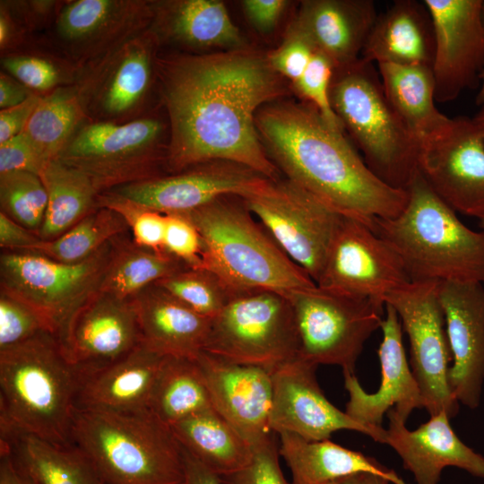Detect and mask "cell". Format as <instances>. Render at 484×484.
I'll list each match as a JSON object with an SVG mask.
<instances>
[{"instance_id": "54", "label": "cell", "mask_w": 484, "mask_h": 484, "mask_svg": "<svg viewBox=\"0 0 484 484\" xmlns=\"http://www.w3.org/2000/svg\"><path fill=\"white\" fill-rule=\"evenodd\" d=\"M36 92L30 90L15 78L1 71L0 73V108L4 109L24 102Z\"/></svg>"}, {"instance_id": "12", "label": "cell", "mask_w": 484, "mask_h": 484, "mask_svg": "<svg viewBox=\"0 0 484 484\" xmlns=\"http://www.w3.org/2000/svg\"><path fill=\"white\" fill-rule=\"evenodd\" d=\"M281 250L316 282L344 215L289 180L241 197Z\"/></svg>"}, {"instance_id": "29", "label": "cell", "mask_w": 484, "mask_h": 484, "mask_svg": "<svg viewBox=\"0 0 484 484\" xmlns=\"http://www.w3.org/2000/svg\"><path fill=\"white\" fill-rule=\"evenodd\" d=\"M434 56L433 22L424 2L396 0L377 16L360 58L377 65L432 67Z\"/></svg>"}, {"instance_id": "59", "label": "cell", "mask_w": 484, "mask_h": 484, "mask_svg": "<svg viewBox=\"0 0 484 484\" xmlns=\"http://www.w3.org/2000/svg\"><path fill=\"white\" fill-rule=\"evenodd\" d=\"M473 118L480 126L484 140V106L480 107V110L476 113Z\"/></svg>"}, {"instance_id": "36", "label": "cell", "mask_w": 484, "mask_h": 484, "mask_svg": "<svg viewBox=\"0 0 484 484\" xmlns=\"http://www.w3.org/2000/svg\"><path fill=\"white\" fill-rule=\"evenodd\" d=\"M213 409L195 359L166 356L150 402L151 411L169 426Z\"/></svg>"}, {"instance_id": "20", "label": "cell", "mask_w": 484, "mask_h": 484, "mask_svg": "<svg viewBox=\"0 0 484 484\" xmlns=\"http://www.w3.org/2000/svg\"><path fill=\"white\" fill-rule=\"evenodd\" d=\"M269 179L238 163L212 160L108 190L165 214L186 213L224 195L245 197Z\"/></svg>"}, {"instance_id": "39", "label": "cell", "mask_w": 484, "mask_h": 484, "mask_svg": "<svg viewBox=\"0 0 484 484\" xmlns=\"http://www.w3.org/2000/svg\"><path fill=\"white\" fill-rule=\"evenodd\" d=\"M128 231L125 221L117 212L98 206L60 237L42 240L33 252L62 263L75 264Z\"/></svg>"}, {"instance_id": "13", "label": "cell", "mask_w": 484, "mask_h": 484, "mask_svg": "<svg viewBox=\"0 0 484 484\" xmlns=\"http://www.w3.org/2000/svg\"><path fill=\"white\" fill-rule=\"evenodd\" d=\"M160 46L149 28L80 70L74 83L89 121L123 124L143 117L157 82Z\"/></svg>"}, {"instance_id": "26", "label": "cell", "mask_w": 484, "mask_h": 484, "mask_svg": "<svg viewBox=\"0 0 484 484\" xmlns=\"http://www.w3.org/2000/svg\"><path fill=\"white\" fill-rule=\"evenodd\" d=\"M376 18L372 0H310L303 2L292 26L338 71L360 59Z\"/></svg>"}, {"instance_id": "61", "label": "cell", "mask_w": 484, "mask_h": 484, "mask_svg": "<svg viewBox=\"0 0 484 484\" xmlns=\"http://www.w3.org/2000/svg\"><path fill=\"white\" fill-rule=\"evenodd\" d=\"M480 227L483 229L484 231V217H482L481 219H480Z\"/></svg>"}, {"instance_id": "31", "label": "cell", "mask_w": 484, "mask_h": 484, "mask_svg": "<svg viewBox=\"0 0 484 484\" xmlns=\"http://www.w3.org/2000/svg\"><path fill=\"white\" fill-rule=\"evenodd\" d=\"M279 436V453L291 472V484H331L359 472L382 476L392 484H408L376 459L330 439L309 441L290 433Z\"/></svg>"}, {"instance_id": "44", "label": "cell", "mask_w": 484, "mask_h": 484, "mask_svg": "<svg viewBox=\"0 0 484 484\" xmlns=\"http://www.w3.org/2000/svg\"><path fill=\"white\" fill-rule=\"evenodd\" d=\"M334 73L332 61L319 51L314 53L301 77L294 83L295 89L312 105L333 129L344 131L334 113L330 88Z\"/></svg>"}, {"instance_id": "15", "label": "cell", "mask_w": 484, "mask_h": 484, "mask_svg": "<svg viewBox=\"0 0 484 484\" xmlns=\"http://www.w3.org/2000/svg\"><path fill=\"white\" fill-rule=\"evenodd\" d=\"M411 280L396 252L365 223L343 216L330 245L316 286L385 303Z\"/></svg>"}, {"instance_id": "9", "label": "cell", "mask_w": 484, "mask_h": 484, "mask_svg": "<svg viewBox=\"0 0 484 484\" xmlns=\"http://www.w3.org/2000/svg\"><path fill=\"white\" fill-rule=\"evenodd\" d=\"M115 240L75 264L35 252L4 251L0 256L1 291L34 311L58 340L73 315L100 290Z\"/></svg>"}, {"instance_id": "27", "label": "cell", "mask_w": 484, "mask_h": 484, "mask_svg": "<svg viewBox=\"0 0 484 484\" xmlns=\"http://www.w3.org/2000/svg\"><path fill=\"white\" fill-rule=\"evenodd\" d=\"M165 357L142 342L107 366L80 370L76 407L114 411L150 410L153 387Z\"/></svg>"}, {"instance_id": "18", "label": "cell", "mask_w": 484, "mask_h": 484, "mask_svg": "<svg viewBox=\"0 0 484 484\" xmlns=\"http://www.w3.org/2000/svg\"><path fill=\"white\" fill-rule=\"evenodd\" d=\"M316 367L298 357L272 373L271 430L309 441L329 439L336 431L351 430L385 444V428L360 424L325 397L316 379Z\"/></svg>"}, {"instance_id": "58", "label": "cell", "mask_w": 484, "mask_h": 484, "mask_svg": "<svg viewBox=\"0 0 484 484\" xmlns=\"http://www.w3.org/2000/svg\"><path fill=\"white\" fill-rule=\"evenodd\" d=\"M477 106H484V69L480 74L479 90L475 97Z\"/></svg>"}, {"instance_id": "28", "label": "cell", "mask_w": 484, "mask_h": 484, "mask_svg": "<svg viewBox=\"0 0 484 484\" xmlns=\"http://www.w3.org/2000/svg\"><path fill=\"white\" fill-rule=\"evenodd\" d=\"M143 342L164 356L195 359L204 350L212 320L157 284L133 298Z\"/></svg>"}, {"instance_id": "30", "label": "cell", "mask_w": 484, "mask_h": 484, "mask_svg": "<svg viewBox=\"0 0 484 484\" xmlns=\"http://www.w3.org/2000/svg\"><path fill=\"white\" fill-rule=\"evenodd\" d=\"M151 7L150 30L160 45L170 42L195 50L245 48L239 30L220 1H151Z\"/></svg>"}, {"instance_id": "17", "label": "cell", "mask_w": 484, "mask_h": 484, "mask_svg": "<svg viewBox=\"0 0 484 484\" xmlns=\"http://www.w3.org/2000/svg\"><path fill=\"white\" fill-rule=\"evenodd\" d=\"M419 169L454 212L484 217V140L473 117L452 118L444 133L422 143Z\"/></svg>"}, {"instance_id": "8", "label": "cell", "mask_w": 484, "mask_h": 484, "mask_svg": "<svg viewBox=\"0 0 484 484\" xmlns=\"http://www.w3.org/2000/svg\"><path fill=\"white\" fill-rule=\"evenodd\" d=\"M204 351L271 373L298 358V333L287 294L266 289L235 290L212 320Z\"/></svg>"}, {"instance_id": "22", "label": "cell", "mask_w": 484, "mask_h": 484, "mask_svg": "<svg viewBox=\"0 0 484 484\" xmlns=\"http://www.w3.org/2000/svg\"><path fill=\"white\" fill-rule=\"evenodd\" d=\"M438 297L452 355L449 385L459 403L475 410L484 385V284L438 282Z\"/></svg>"}, {"instance_id": "41", "label": "cell", "mask_w": 484, "mask_h": 484, "mask_svg": "<svg viewBox=\"0 0 484 484\" xmlns=\"http://www.w3.org/2000/svg\"><path fill=\"white\" fill-rule=\"evenodd\" d=\"M155 284L211 319L222 310L235 290L206 268L185 267Z\"/></svg>"}, {"instance_id": "51", "label": "cell", "mask_w": 484, "mask_h": 484, "mask_svg": "<svg viewBox=\"0 0 484 484\" xmlns=\"http://www.w3.org/2000/svg\"><path fill=\"white\" fill-rule=\"evenodd\" d=\"M42 239L0 212V247L4 251L33 252Z\"/></svg>"}, {"instance_id": "23", "label": "cell", "mask_w": 484, "mask_h": 484, "mask_svg": "<svg viewBox=\"0 0 484 484\" xmlns=\"http://www.w3.org/2000/svg\"><path fill=\"white\" fill-rule=\"evenodd\" d=\"M383 339L377 350L381 383L375 393H367L355 373L342 372L349 400L345 412L367 427L380 428L390 410L404 421L416 409H424L423 398L413 376L402 341V326L394 308L385 304L381 325Z\"/></svg>"}, {"instance_id": "21", "label": "cell", "mask_w": 484, "mask_h": 484, "mask_svg": "<svg viewBox=\"0 0 484 484\" xmlns=\"http://www.w3.org/2000/svg\"><path fill=\"white\" fill-rule=\"evenodd\" d=\"M58 341L81 371L119 359L143 342L133 299L99 291L73 315Z\"/></svg>"}, {"instance_id": "10", "label": "cell", "mask_w": 484, "mask_h": 484, "mask_svg": "<svg viewBox=\"0 0 484 484\" xmlns=\"http://www.w3.org/2000/svg\"><path fill=\"white\" fill-rule=\"evenodd\" d=\"M167 126L154 116L123 123L85 122L56 160L87 175L99 193L160 176Z\"/></svg>"}, {"instance_id": "33", "label": "cell", "mask_w": 484, "mask_h": 484, "mask_svg": "<svg viewBox=\"0 0 484 484\" xmlns=\"http://www.w3.org/2000/svg\"><path fill=\"white\" fill-rule=\"evenodd\" d=\"M17 468L34 484H106L87 455L74 444L61 445L31 434L1 435Z\"/></svg>"}, {"instance_id": "49", "label": "cell", "mask_w": 484, "mask_h": 484, "mask_svg": "<svg viewBox=\"0 0 484 484\" xmlns=\"http://www.w3.org/2000/svg\"><path fill=\"white\" fill-rule=\"evenodd\" d=\"M47 163L23 132L0 143V174L27 171L39 176Z\"/></svg>"}, {"instance_id": "47", "label": "cell", "mask_w": 484, "mask_h": 484, "mask_svg": "<svg viewBox=\"0 0 484 484\" xmlns=\"http://www.w3.org/2000/svg\"><path fill=\"white\" fill-rule=\"evenodd\" d=\"M164 251L187 267L204 268L201 235L185 213L166 214Z\"/></svg>"}, {"instance_id": "60", "label": "cell", "mask_w": 484, "mask_h": 484, "mask_svg": "<svg viewBox=\"0 0 484 484\" xmlns=\"http://www.w3.org/2000/svg\"><path fill=\"white\" fill-rule=\"evenodd\" d=\"M481 19L484 25V0H482V4H481Z\"/></svg>"}, {"instance_id": "1", "label": "cell", "mask_w": 484, "mask_h": 484, "mask_svg": "<svg viewBox=\"0 0 484 484\" xmlns=\"http://www.w3.org/2000/svg\"><path fill=\"white\" fill-rule=\"evenodd\" d=\"M156 73L169 119L164 162L169 174L227 160L272 180L281 177L255 125L259 109L286 90L267 56L246 48L159 55Z\"/></svg>"}, {"instance_id": "7", "label": "cell", "mask_w": 484, "mask_h": 484, "mask_svg": "<svg viewBox=\"0 0 484 484\" xmlns=\"http://www.w3.org/2000/svg\"><path fill=\"white\" fill-rule=\"evenodd\" d=\"M330 99L368 169L388 186L406 190L419 170V144L387 99L373 63L360 58L334 71Z\"/></svg>"}, {"instance_id": "3", "label": "cell", "mask_w": 484, "mask_h": 484, "mask_svg": "<svg viewBox=\"0 0 484 484\" xmlns=\"http://www.w3.org/2000/svg\"><path fill=\"white\" fill-rule=\"evenodd\" d=\"M394 218L374 231L396 252L411 282H484V231L471 229L429 186L420 171Z\"/></svg>"}, {"instance_id": "34", "label": "cell", "mask_w": 484, "mask_h": 484, "mask_svg": "<svg viewBox=\"0 0 484 484\" xmlns=\"http://www.w3.org/2000/svg\"><path fill=\"white\" fill-rule=\"evenodd\" d=\"M170 427L181 446L219 477L239 471L252 458L253 446L214 409Z\"/></svg>"}, {"instance_id": "35", "label": "cell", "mask_w": 484, "mask_h": 484, "mask_svg": "<svg viewBox=\"0 0 484 484\" xmlns=\"http://www.w3.org/2000/svg\"><path fill=\"white\" fill-rule=\"evenodd\" d=\"M39 177L48 194V206L38 236L53 240L98 207L99 191L91 179L58 160L48 161Z\"/></svg>"}, {"instance_id": "56", "label": "cell", "mask_w": 484, "mask_h": 484, "mask_svg": "<svg viewBox=\"0 0 484 484\" xmlns=\"http://www.w3.org/2000/svg\"><path fill=\"white\" fill-rule=\"evenodd\" d=\"M0 484H34L17 468L4 445H0Z\"/></svg>"}, {"instance_id": "40", "label": "cell", "mask_w": 484, "mask_h": 484, "mask_svg": "<svg viewBox=\"0 0 484 484\" xmlns=\"http://www.w3.org/2000/svg\"><path fill=\"white\" fill-rule=\"evenodd\" d=\"M2 71L40 95L73 84L80 70L60 53L19 48L1 54Z\"/></svg>"}, {"instance_id": "55", "label": "cell", "mask_w": 484, "mask_h": 484, "mask_svg": "<svg viewBox=\"0 0 484 484\" xmlns=\"http://www.w3.org/2000/svg\"><path fill=\"white\" fill-rule=\"evenodd\" d=\"M183 449L186 484H220V478Z\"/></svg>"}, {"instance_id": "2", "label": "cell", "mask_w": 484, "mask_h": 484, "mask_svg": "<svg viewBox=\"0 0 484 484\" xmlns=\"http://www.w3.org/2000/svg\"><path fill=\"white\" fill-rule=\"evenodd\" d=\"M255 125L264 148L285 177L344 216L374 230L375 221L397 216L407 191L379 179L343 131L331 127L310 104L271 102Z\"/></svg>"}, {"instance_id": "38", "label": "cell", "mask_w": 484, "mask_h": 484, "mask_svg": "<svg viewBox=\"0 0 484 484\" xmlns=\"http://www.w3.org/2000/svg\"><path fill=\"white\" fill-rule=\"evenodd\" d=\"M89 121L75 83L41 95L23 133L48 162L56 160L75 132Z\"/></svg>"}, {"instance_id": "43", "label": "cell", "mask_w": 484, "mask_h": 484, "mask_svg": "<svg viewBox=\"0 0 484 484\" xmlns=\"http://www.w3.org/2000/svg\"><path fill=\"white\" fill-rule=\"evenodd\" d=\"M98 206L109 208L125 221L133 241L143 247L164 251L166 214L151 209L110 191L99 194Z\"/></svg>"}, {"instance_id": "4", "label": "cell", "mask_w": 484, "mask_h": 484, "mask_svg": "<svg viewBox=\"0 0 484 484\" xmlns=\"http://www.w3.org/2000/svg\"><path fill=\"white\" fill-rule=\"evenodd\" d=\"M80 384V370L50 333L0 350L1 432L14 429L56 445H73Z\"/></svg>"}, {"instance_id": "11", "label": "cell", "mask_w": 484, "mask_h": 484, "mask_svg": "<svg viewBox=\"0 0 484 484\" xmlns=\"http://www.w3.org/2000/svg\"><path fill=\"white\" fill-rule=\"evenodd\" d=\"M299 340L298 357L314 365L355 373L365 342L384 320L385 303L313 288L286 293Z\"/></svg>"}, {"instance_id": "62", "label": "cell", "mask_w": 484, "mask_h": 484, "mask_svg": "<svg viewBox=\"0 0 484 484\" xmlns=\"http://www.w3.org/2000/svg\"><path fill=\"white\" fill-rule=\"evenodd\" d=\"M483 284H484V282H483Z\"/></svg>"}, {"instance_id": "48", "label": "cell", "mask_w": 484, "mask_h": 484, "mask_svg": "<svg viewBox=\"0 0 484 484\" xmlns=\"http://www.w3.org/2000/svg\"><path fill=\"white\" fill-rule=\"evenodd\" d=\"M315 52L307 38L291 26L283 43L267 57L273 70L294 84L305 72Z\"/></svg>"}, {"instance_id": "16", "label": "cell", "mask_w": 484, "mask_h": 484, "mask_svg": "<svg viewBox=\"0 0 484 484\" xmlns=\"http://www.w3.org/2000/svg\"><path fill=\"white\" fill-rule=\"evenodd\" d=\"M151 21V1H65L52 22V42L81 70L148 30Z\"/></svg>"}, {"instance_id": "25", "label": "cell", "mask_w": 484, "mask_h": 484, "mask_svg": "<svg viewBox=\"0 0 484 484\" xmlns=\"http://www.w3.org/2000/svg\"><path fill=\"white\" fill-rule=\"evenodd\" d=\"M385 445L400 456L417 484H438L443 471L455 467L484 479V456L464 444L454 431L445 411L430 416L410 430L393 410L387 412Z\"/></svg>"}, {"instance_id": "57", "label": "cell", "mask_w": 484, "mask_h": 484, "mask_svg": "<svg viewBox=\"0 0 484 484\" xmlns=\"http://www.w3.org/2000/svg\"><path fill=\"white\" fill-rule=\"evenodd\" d=\"M331 484H392L387 479L368 472H359L352 474Z\"/></svg>"}, {"instance_id": "50", "label": "cell", "mask_w": 484, "mask_h": 484, "mask_svg": "<svg viewBox=\"0 0 484 484\" xmlns=\"http://www.w3.org/2000/svg\"><path fill=\"white\" fill-rule=\"evenodd\" d=\"M40 97V94L34 93L21 104L0 110V143L25 130Z\"/></svg>"}, {"instance_id": "42", "label": "cell", "mask_w": 484, "mask_h": 484, "mask_svg": "<svg viewBox=\"0 0 484 484\" xmlns=\"http://www.w3.org/2000/svg\"><path fill=\"white\" fill-rule=\"evenodd\" d=\"M47 206V190L39 175L27 171L0 174L1 212L13 220L38 235Z\"/></svg>"}, {"instance_id": "32", "label": "cell", "mask_w": 484, "mask_h": 484, "mask_svg": "<svg viewBox=\"0 0 484 484\" xmlns=\"http://www.w3.org/2000/svg\"><path fill=\"white\" fill-rule=\"evenodd\" d=\"M377 67L387 99L419 146L445 131L452 118L436 107L431 66L382 63Z\"/></svg>"}, {"instance_id": "24", "label": "cell", "mask_w": 484, "mask_h": 484, "mask_svg": "<svg viewBox=\"0 0 484 484\" xmlns=\"http://www.w3.org/2000/svg\"><path fill=\"white\" fill-rule=\"evenodd\" d=\"M195 360L213 409L246 442L255 445L273 434L270 428L271 372L258 367L231 363L204 350Z\"/></svg>"}, {"instance_id": "52", "label": "cell", "mask_w": 484, "mask_h": 484, "mask_svg": "<svg viewBox=\"0 0 484 484\" xmlns=\"http://www.w3.org/2000/svg\"><path fill=\"white\" fill-rule=\"evenodd\" d=\"M287 1L246 0L243 7L249 22L260 31L272 30L282 15Z\"/></svg>"}, {"instance_id": "14", "label": "cell", "mask_w": 484, "mask_h": 484, "mask_svg": "<svg viewBox=\"0 0 484 484\" xmlns=\"http://www.w3.org/2000/svg\"><path fill=\"white\" fill-rule=\"evenodd\" d=\"M410 342L411 368L429 416L445 411L452 419L459 402L449 385L452 355L438 297V282H410L389 294Z\"/></svg>"}, {"instance_id": "53", "label": "cell", "mask_w": 484, "mask_h": 484, "mask_svg": "<svg viewBox=\"0 0 484 484\" xmlns=\"http://www.w3.org/2000/svg\"><path fill=\"white\" fill-rule=\"evenodd\" d=\"M30 33L5 1L0 4V49L4 54L22 48Z\"/></svg>"}, {"instance_id": "45", "label": "cell", "mask_w": 484, "mask_h": 484, "mask_svg": "<svg viewBox=\"0 0 484 484\" xmlns=\"http://www.w3.org/2000/svg\"><path fill=\"white\" fill-rule=\"evenodd\" d=\"M276 434L253 446L250 462L239 471L219 477L220 484H291L284 477Z\"/></svg>"}, {"instance_id": "37", "label": "cell", "mask_w": 484, "mask_h": 484, "mask_svg": "<svg viewBox=\"0 0 484 484\" xmlns=\"http://www.w3.org/2000/svg\"><path fill=\"white\" fill-rule=\"evenodd\" d=\"M116 238L114 250L100 290L121 298H133L140 291L173 272L187 267L167 252L136 245L126 236Z\"/></svg>"}, {"instance_id": "5", "label": "cell", "mask_w": 484, "mask_h": 484, "mask_svg": "<svg viewBox=\"0 0 484 484\" xmlns=\"http://www.w3.org/2000/svg\"><path fill=\"white\" fill-rule=\"evenodd\" d=\"M72 438L106 484H186L182 446L151 410L75 407Z\"/></svg>"}, {"instance_id": "19", "label": "cell", "mask_w": 484, "mask_h": 484, "mask_svg": "<svg viewBox=\"0 0 484 484\" xmlns=\"http://www.w3.org/2000/svg\"><path fill=\"white\" fill-rule=\"evenodd\" d=\"M432 18V71L436 102H449L479 86L484 69L482 0H424Z\"/></svg>"}, {"instance_id": "46", "label": "cell", "mask_w": 484, "mask_h": 484, "mask_svg": "<svg viewBox=\"0 0 484 484\" xmlns=\"http://www.w3.org/2000/svg\"><path fill=\"white\" fill-rule=\"evenodd\" d=\"M44 332L48 331L34 311L0 292V350L20 344Z\"/></svg>"}, {"instance_id": "6", "label": "cell", "mask_w": 484, "mask_h": 484, "mask_svg": "<svg viewBox=\"0 0 484 484\" xmlns=\"http://www.w3.org/2000/svg\"><path fill=\"white\" fill-rule=\"evenodd\" d=\"M185 214L201 235L204 268L233 290L286 294L316 285L255 220L240 196H220Z\"/></svg>"}]
</instances>
